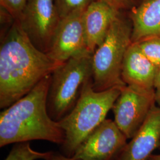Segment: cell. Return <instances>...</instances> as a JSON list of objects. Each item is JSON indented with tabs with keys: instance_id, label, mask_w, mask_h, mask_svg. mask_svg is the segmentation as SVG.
Listing matches in <instances>:
<instances>
[{
	"instance_id": "cell-1",
	"label": "cell",
	"mask_w": 160,
	"mask_h": 160,
	"mask_svg": "<svg viewBox=\"0 0 160 160\" xmlns=\"http://www.w3.org/2000/svg\"><path fill=\"white\" fill-rule=\"evenodd\" d=\"M60 64L34 46L15 20L0 46V108L26 96Z\"/></svg>"
},
{
	"instance_id": "cell-2",
	"label": "cell",
	"mask_w": 160,
	"mask_h": 160,
	"mask_svg": "<svg viewBox=\"0 0 160 160\" xmlns=\"http://www.w3.org/2000/svg\"><path fill=\"white\" fill-rule=\"evenodd\" d=\"M51 74L26 96L0 114V147L12 143L43 140L61 145L65 133L47 109Z\"/></svg>"
},
{
	"instance_id": "cell-3",
	"label": "cell",
	"mask_w": 160,
	"mask_h": 160,
	"mask_svg": "<svg viewBox=\"0 0 160 160\" xmlns=\"http://www.w3.org/2000/svg\"><path fill=\"white\" fill-rule=\"evenodd\" d=\"M122 88L115 87L96 92L92 88V80L86 83L74 108L58 122L65 133L61 145L62 154L73 156L80 145L106 119Z\"/></svg>"
},
{
	"instance_id": "cell-4",
	"label": "cell",
	"mask_w": 160,
	"mask_h": 160,
	"mask_svg": "<svg viewBox=\"0 0 160 160\" xmlns=\"http://www.w3.org/2000/svg\"><path fill=\"white\" fill-rule=\"evenodd\" d=\"M132 26L121 13L112 23L102 43L92 54V87L102 92L126 84L122 70L126 51L132 43Z\"/></svg>"
},
{
	"instance_id": "cell-5",
	"label": "cell",
	"mask_w": 160,
	"mask_h": 160,
	"mask_svg": "<svg viewBox=\"0 0 160 160\" xmlns=\"http://www.w3.org/2000/svg\"><path fill=\"white\" fill-rule=\"evenodd\" d=\"M92 53H84L59 65L51 74L47 109L52 119L61 120L74 108L86 83L92 80Z\"/></svg>"
},
{
	"instance_id": "cell-6",
	"label": "cell",
	"mask_w": 160,
	"mask_h": 160,
	"mask_svg": "<svg viewBox=\"0 0 160 160\" xmlns=\"http://www.w3.org/2000/svg\"><path fill=\"white\" fill-rule=\"evenodd\" d=\"M155 103L154 88L134 85L122 87L112 110L114 122L128 139L135 135Z\"/></svg>"
},
{
	"instance_id": "cell-7",
	"label": "cell",
	"mask_w": 160,
	"mask_h": 160,
	"mask_svg": "<svg viewBox=\"0 0 160 160\" xmlns=\"http://www.w3.org/2000/svg\"><path fill=\"white\" fill-rule=\"evenodd\" d=\"M17 20L32 43L47 53L61 20L55 0H27Z\"/></svg>"
},
{
	"instance_id": "cell-8",
	"label": "cell",
	"mask_w": 160,
	"mask_h": 160,
	"mask_svg": "<svg viewBox=\"0 0 160 160\" xmlns=\"http://www.w3.org/2000/svg\"><path fill=\"white\" fill-rule=\"evenodd\" d=\"M128 138L114 121L106 119L77 149L72 158L80 160H115Z\"/></svg>"
},
{
	"instance_id": "cell-9",
	"label": "cell",
	"mask_w": 160,
	"mask_h": 160,
	"mask_svg": "<svg viewBox=\"0 0 160 160\" xmlns=\"http://www.w3.org/2000/svg\"><path fill=\"white\" fill-rule=\"evenodd\" d=\"M84 11H77L61 19L46 53L55 62L62 63L71 58L89 52L83 23Z\"/></svg>"
},
{
	"instance_id": "cell-10",
	"label": "cell",
	"mask_w": 160,
	"mask_h": 160,
	"mask_svg": "<svg viewBox=\"0 0 160 160\" xmlns=\"http://www.w3.org/2000/svg\"><path fill=\"white\" fill-rule=\"evenodd\" d=\"M160 143V107H154L115 160H149Z\"/></svg>"
},
{
	"instance_id": "cell-11",
	"label": "cell",
	"mask_w": 160,
	"mask_h": 160,
	"mask_svg": "<svg viewBox=\"0 0 160 160\" xmlns=\"http://www.w3.org/2000/svg\"><path fill=\"white\" fill-rule=\"evenodd\" d=\"M120 11L105 2L96 0L87 7L83 23L88 51L92 54L104 39L109 28Z\"/></svg>"
},
{
	"instance_id": "cell-12",
	"label": "cell",
	"mask_w": 160,
	"mask_h": 160,
	"mask_svg": "<svg viewBox=\"0 0 160 160\" xmlns=\"http://www.w3.org/2000/svg\"><path fill=\"white\" fill-rule=\"evenodd\" d=\"M158 69L141 51L137 43H132L126 51L122 70V78L126 85L154 88Z\"/></svg>"
},
{
	"instance_id": "cell-13",
	"label": "cell",
	"mask_w": 160,
	"mask_h": 160,
	"mask_svg": "<svg viewBox=\"0 0 160 160\" xmlns=\"http://www.w3.org/2000/svg\"><path fill=\"white\" fill-rule=\"evenodd\" d=\"M132 43L160 37V0H144L130 13Z\"/></svg>"
},
{
	"instance_id": "cell-14",
	"label": "cell",
	"mask_w": 160,
	"mask_h": 160,
	"mask_svg": "<svg viewBox=\"0 0 160 160\" xmlns=\"http://www.w3.org/2000/svg\"><path fill=\"white\" fill-rule=\"evenodd\" d=\"M52 151L39 152L30 146V142L14 144L9 154L4 160H45L51 154Z\"/></svg>"
},
{
	"instance_id": "cell-15",
	"label": "cell",
	"mask_w": 160,
	"mask_h": 160,
	"mask_svg": "<svg viewBox=\"0 0 160 160\" xmlns=\"http://www.w3.org/2000/svg\"><path fill=\"white\" fill-rule=\"evenodd\" d=\"M143 55L155 66L160 67V37L149 38L137 42Z\"/></svg>"
},
{
	"instance_id": "cell-16",
	"label": "cell",
	"mask_w": 160,
	"mask_h": 160,
	"mask_svg": "<svg viewBox=\"0 0 160 160\" xmlns=\"http://www.w3.org/2000/svg\"><path fill=\"white\" fill-rule=\"evenodd\" d=\"M96 0H55V6L61 19L72 13L86 10L87 7Z\"/></svg>"
},
{
	"instance_id": "cell-17",
	"label": "cell",
	"mask_w": 160,
	"mask_h": 160,
	"mask_svg": "<svg viewBox=\"0 0 160 160\" xmlns=\"http://www.w3.org/2000/svg\"><path fill=\"white\" fill-rule=\"evenodd\" d=\"M27 0H0L1 8L7 12L14 20H18L24 8Z\"/></svg>"
},
{
	"instance_id": "cell-18",
	"label": "cell",
	"mask_w": 160,
	"mask_h": 160,
	"mask_svg": "<svg viewBox=\"0 0 160 160\" xmlns=\"http://www.w3.org/2000/svg\"><path fill=\"white\" fill-rule=\"evenodd\" d=\"M108 4L114 8L122 11V10H128L135 7V0H100Z\"/></svg>"
},
{
	"instance_id": "cell-19",
	"label": "cell",
	"mask_w": 160,
	"mask_h": 160,
	"mask_svg": "<svg viewBox=\"0 0 160 160\" xmlns=\"http://www.w3.org/2000/svg\"><path fill=\"white\" fill-rule=\"evenodd\" d=\"M45 160H80L74 159L72 157H67L61 152L52 151L51 154Z\"/></svg>"
},
{
	"instance_id": "cell-20",
	"label": "cell",
	"mask_w": 160,
	"mask_h": 160,
	"mask_svg": "<svg viewBox=\"0 0 160 160\" xmlns=\"http://www.w3.org/2000/svg\"><path fill=\"white\" fill-rule=\"evenodd\" d=\"M160 87V67L158 69L154 81V88H157Z\"/></svg>"
},
{
	"instance_id": "cell-21",
	"label": "cell",
	"mask_w": 160,
	"mask_h": 160,
	"mask_svg": "<svg viewBox=\"0 0 160 160\" xmlns=\"http://www.w3.org/2000/svg\"><path fill=\"white\" fill-rule=\"evenodd\" d=\"M155 100L156 103L160 107V87L155 88Z\"/></svg>"
},
{
	"instance_id": "cell-22",
	"label": "cell",
	"mask_w": 160,
	"mask_h": 160,
	"mask_svg": "<svg viewBox=\"0 0 160 160\" xmlns=\"http://www.w3.org/2000/svg\"><path fill=\"white\" fill-rule=\"evenodd\" d=\"M149 160H160V153L158 154L152 155Z\"/></svg>"
},
{
	"instance_id": "cell-23",
	"label": "cell",
	"mask_w": 160,
	"mask_h": 160,
	"mask_svg": "<svg viewBox=\"0 0 160 160\" xmlns=\"http://www.w3.org/2000/svg\"><path fill=\"white\" fill-rule=\"evenodd\" d=\"M158 149H160V145H159V147H158Z\"/></svg>"
}]
</instances>
